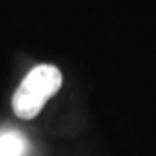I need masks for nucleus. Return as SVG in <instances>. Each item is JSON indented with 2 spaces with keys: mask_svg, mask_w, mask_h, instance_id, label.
<instances>
[{
  "mask_svg": "<svg viewBox=\"0 0 156 156\" xmlns=\"http://www.w3.org/2000/svg\"><path fill=\"white\" fill-rule=\"evenodd\" d=\"M62 75L52 64H40L23 78L12 97L16 116L31 120L44 109L45 102L61 89Z\"/></svg>",
  "mask_w": 156,
  "mask_h": 156,
  "instance_id": "nucleus-1",
  "label": "nucleus"
},
{
  "mask_svg": "<svg viewBox=\"0 0 156 156\" xmlns=\"http://www.w3.org/2000/svg\"><path fill=\"white\" fill-rule=\"evenodd\" d=\"M28 140L16 130H4L0 134V156H24Z\"/></svg>",
  "mask_w": 156,
  "mask_h": 156,
  "instance_id": "nucleus-2",
  "label": "nucleus"
}]
</instances>
